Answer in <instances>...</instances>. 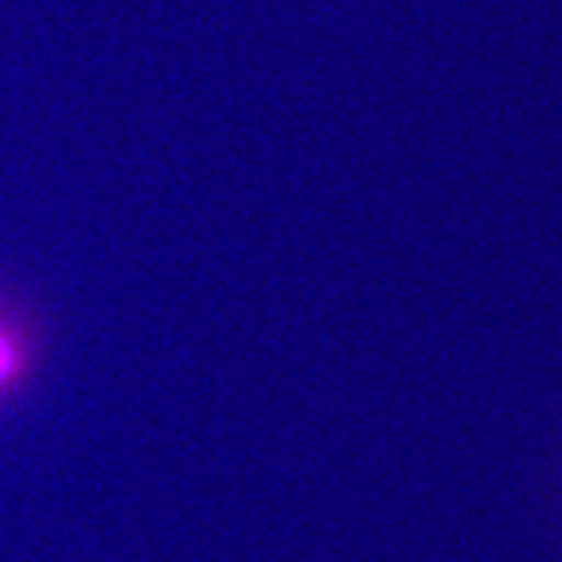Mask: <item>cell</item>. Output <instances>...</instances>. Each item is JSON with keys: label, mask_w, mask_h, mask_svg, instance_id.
<instances>
[{"label": "cell", "mask_w": 562, "mask_h": 562, "mask_svg": "<svg viewBox=\"0 0 562 562\" xmlns=\"http://www.w3.org/2000/svg\"><path fill=\"white\" fill-rule=\"evenodd\" d=\"M23 364H26V350L21 339L12 327H0V391L15 385V379L23 373Z\"/></svg>", "instance_id": "cell-1"}]
</instances>
